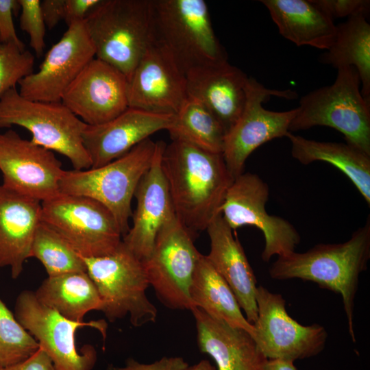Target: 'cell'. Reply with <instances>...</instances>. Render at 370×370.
<instances>
[{
    "mask_svg": "<svg viewBox=\"0 0 370 370\" xmlns=\"http://www.w3.org/2000/svg\"><path fill=\"white\" fill-rule=\"evenodd\" d=\"M161 165L175 216L195 238L221 213L234 178L222 153L178 140L165 145Z\"/></svg>",
    "mask_w": 370,
    "mask_h": 370,
    "instance_id": "1",
    "label": "cell"
},
{
    "mask_svg": "<svg viewBox=\"0 0 370 370\" xmlns=\"http://www.w3.org/2000/svg\"><path fill=\"white\" fill-rule=\"evenodd\" d=\"M370 259V218L341 243L318 244L305 252L279 256L269 269L273 280L300 279L339 293L343 299L349 334L354 331V299L359 276Z\"/></svg>",
    "mask_w": 370,
    "mask_h": 370,
    "instance_id": "2",
    "label": "cell"
},
{
    "mask_svg": "<svg viewBox=\"0 0 370 370\" xmlns=\"http://www.w3.org/2000/svg\"><path fill=\"white\" fill-rule=\"evenodd\" d=\"M153 40L186 73L227 61L204 0H150Z\"/></svg>",
    "mask_w": 370,
    "mask_h": 370,
    "instance_id": "3",
    "label": "cell"
},
{
    "mask_svg": "<svg viewBox=\"0 0 370 370\" xmlns=\"http://www.w3.org/2000/svg\"><path fill=\"white\" fill-rule=\"evenodd\" d=\"M360 85L355 68H338L333 84L301 97L289 132L330 127L341 132L347 144L370 156V103Z\"/></svg>",
    "mask_w": 370,
    "mask_h": 370,
    "instance_id": "4",
    "label": "cell"
},
{
    "mask_svg": "<svg viewBox=\"0 0 370 370\" xmlns=\"http://www.w3.org/2000/svg\"><path fill=\"white\" fill-rule=\"evenodd\" d=\"M84 23L95 58L127 79L153 41L150 0H101Z\"/></svg>",
    "mask_w": 370,
    "mask_h": 370,
    "instance_id": "5",
    "label": "cell"
},
{
    "mask_svg": "<svg viewBox=\"0 0 370 370\" xmlns=\"http://www.w3.org/2000/svg\"><path fill=\"white\" fill-rule=\"evenodd\" d=\"M156 149V142L149 138L101 166L64 171L60 193L87 197L101 203L114 217L123 237L130 229L132 198L151 164Z\"/></svg>",
    "mask_w": 370,
    "mask_h": 370,
    "instance_id": "6",
    "label": "cell"
},
{
    "mask_svg": "<svg viewBox=\"0 0 370 370\" xmlns=\"http://www.w3.org/2000/svg\"><path fill=\"white\" fill-rule=\"evenodd\" d=\"M13 125L28 130L33 143L65 156L74 170L91 168L82 140L86 123L61 101L29 100L12 88L0 98V127Z\"/></svg>",
    "mask_w": 370,
    "mask_h": 370,
    "instance_id": "7",
    "label": "cell"
},
{
    "mask_svg": "<svg viewBox=\"0 0 370 370\" xmlns=\"http://www.w3.org/2000/svg\"><path fill=\"white\" fill-rule=\"evenodd\" d=\"M82 258L101 300V311L110 322L127 315L134 327L156 321L158 310L146 294L149 284L143 261L123 241L108 255Z\"/></svg>",
    "mask_w": 370,
    "mask_h": 370,
    "instance_id": "8",
    "label": "cell"
},
{
    "mask_svg": "<svg viewBox=\"0 0 370 370\" xmlns=\"http://www.w3.org/2000/svg\"><path fill=\"white\" fill-rule=\"evenodd\" d=\"M41 205V221L84 258L108 255L122 242L123 234L114 217L95 199L60 193Z\"/></svg>",
    "mask_w": 370,
    "mask_h": 370,
    "instance_id": "9",
    "label": "cell"
},
{
    "mask_svg": "<svg viewBox=\"0 0 370 370\" xmlns=\"http://www.w3.org/2000/svg\"><path fill=\"white\" fill-rule=\"evenodd\" d=\"M194 238L174 214L160 228L151 254L143 261L149 286L166 308L193 307L189 288L202 255Z\"/></svg>",
    "mask_w": 370,
    "mask_h": 370,
    "instance_id": "10",
    "label": "cell"
},
{
    "mask_svg": "<svg viewBox=\"0 0 370 370\" xmlns=\"http://www.w3.org/2000/svg\"><path fill=\"white\" fill-rule=\"evenodd\" d=\"M14 311L18 321L37 341L56 370H91L94 367L97 359V351L90 345H84L79 351L75 334L84 326L105 334V322L70 320L42 304L34 291L29 290L18 295Z\"/></svg>",
    "mask_w": 370,
    "mask_h": 370,
    "instance_id": "11",
    "label": "cell"
},
{
    "mask_svg": "<svg viewBox=\"0 0 370 370\" xmlns=\"http://www.w3.org/2000/svg\"><path fill=\"white\" fill-rule=\"evenodd\" d=\"M246 101L238 120L225 134L222 155L234 178L244 173L249 155L264 143L287 136L297 108L284 112L265 109L263 103L272 96L292 99L297 94L291 90L267 88L255 78L246 83Z\"/></svg>",
    "mask_w": 370,
    "mask_h": 370,
    "instance_id": "12",
    "label": "cell"
},
{
    "mask_svg": "<svg viewBox=\"0 0 370 370\" xmlns=\"http://www.w3.org/2000/svg\"><path fill=\"white\" fill-rule=\"evenodd\" d=\"M269 197V185L259 175L243 173L234 178L221 208L222 217L232 230L245 225L261 230L264 238L261 254L264 262L295 251L301 241L291 223L267 212L265 206Z\"/></svg>",
    "mask_w": 370,
    "mask_h": 370,
    "instance_id": "13",
    "label": "cell"
},
{
    "mask_svg": "<svg viewBox=\"0 0 370 370\" xmlns=\"http://www.w3.org/2000/svg\"><path fill=\"white\" fill-rule=\"evenodd\" d=\"M256 301L258 316L252 337L267 360L294 362L322 352L328 338L323 326L300 324L288 315L283 297L261 285L257 286Z\"/></svg>",
    "mask_w": 370,
    "mask_h": 370,
    "instance_id": "14",
    "label": "cell"
},
{
    "mask_svg": "<svg viewBox=\"0 0 370 370\" xmlns=\"http://www.w3.org/2000/svg\"><path fill=\"white\" fill-rule=\"evenodd\" d=\"M2 185L41 202L60 194L65 170L54 153L12 130L0 133Z\"/></svg>",
    "mask_w": 370,
    "mask_h": 370,
    "instance_id": "15",
    "label": "cell"
},
{
    "mask_svg": "<svg viewBox=\"0 0 370 370\" xmlns=\"http://www.w3.org/2000/svg\"><path fill=\"white\" fill-rule=\"evenodd\" d=\"M95 58L84 21L74 23L47 51L39 69L18 82V91L32 101H61L66 88Z\"/></svg>",
    "mask_w": 370,
    "mask_h": 370,
    "instance_id": "16",
    "label": "cell"
},
{
    "mask_svg": "<svg viewBox=\"0 0 370 370\" xmlns=\"http://www.w3.org/2000/svg\"><path fill=\"white\" fill-rule=\"evenodd\" d=\"M187 97L186 74L153 40L127 78L128 106L175 114Z\"/></svg>",
    "mask_w": 370,
    "mask_h": 370,
    "instance_id": "17",
    "label": "cell"
},
{
    "mask_svg": "<svg viewBox=\"0 0 370 370\" xmlns=\"http://www.w3.org/2000/svg\"><path fill=\"white\" fill-rule=\"evenodd\" d=\"M61 102L86 125L102 124L129 107L127 79L115 67L95 58L66 88Z\"/></svg>",
    "mask_w": 370,
    "mask_h": 370,
    "instance_id": "18",
    "label": "cell"
},
{
    "mask_svg": "<svg viewBox=\"0 0 370 370\" xmlns=\"http://www.w3.org/2000/svg\"><path fill=\"white\" fill-rule=\"evenodd\" d=\"M174 114L153 113L128 107L115 118L96 125H85L84 148L91 168L105 165L127 153L153 134L167 130Z\"/></svg>",
    "mask_w": 370,
    "mask_h": 370,
    "instance_id": "19",
    "label": "cell"
},
{
    "mask_svg": "<svg viewBox=\"0 0 370 370\" xmlns=\"http://www.w3.org/2000/svg\"><path fill=\"white\" fill-rule=\"evenodd\" d=\"M156 142L151 166L140 179L136 189V208L132 225L122 241L140 260L151 253L156 236L164 224L175 214L161 160L165 147Z\"/></svg>",
    "mask_w": 370,
    "mask_h": 370,
    "instance_id": "20",
    "label": "cell"
},
{
    "mask_svg": "<svg viewBox=\"0 0 370 370\" xmlns=\"http://www.w3.org/2000/svg\"><path fill=\"white\" fill-rule=\"evenodd\" d=\"M186 77L188 96L204 104L226 134L243 110L249 77L228 61L193 69Z\"/></svg>",
    "mask_w": 370,
    "mask_h": 370,
    "instance_id": "21",
    "label": "cell"
},
{
    "mask_svg": "<svg viewBox=\"0 0 370 370\" xmlns=\"http://www.w3.org/2000/svg\"><path fill=\"white\" fill-rule=\"evenodd\" d=\"M190 310L195 320L199 349L214 360L217 370H264L267 359L249 332L199 308Z\"/></svg>",
    "mask_w": 370,
    "mask_h": 370,
    "instance_id": "22",
    "label": "cell"
},
{
    "mask_svg": "<svg viewBox=\"0 0 370 370\" xmlns=\"http://www.w3.org/2000/svg\"><path fill=\"white\" fill-rule=\"evenodd\" d=\"M206 230L210 241V252L206 256L208 260L232 289L247 320L254 324L258 316V286L241 244L221 213L210 222Z\"/></svg>",
    "mask_w": 370,
    "mask_h": 370,
    "instance_id": "23",
    "label": "cell"
},
{
    "mask_svg": "<svg viewBox=\"0 0 370 370\" xmlns=\"http://www.w3.org/2000/svg\"><path fill=\"white\" fill-rule=\"evenodd\" d=\"M41 211L40 201L0 185V268L9 267L13 279L30 258Z\"/></svg>",
    "mask_w": 370,
    "mask_h": 370,
    "instance_id": "24",
    "label": "cell"
},
{
    "mask_svg": "<svg viewBox=\"0 0 370 370\" xmlns=\"http://www.w3.org/2000/svg\"><path fill=\"white\" fill-rule=\"evenodd\" d=\"M279 33L297 46L327 50L336 34L334 21L311 0H262Z\"/></svg>",
    "mask_w": 370,
    "mask_h": 370,
    "instance_id": "25",
    "label": "cell"
},
{
    "mask_svg": "<svg viewBox=\"0 0 370 370\" xmlns=\"http://www.w3.org/2000/svg\"><path fill=\"white\" fill-rule=\"evenodd\" d=\"M291 155L302 164H331L344 173L370 206V156L349 144L323 142L289 132Z\"/></svg>",
    "mask_w": 370,
    "mask_h": 370,
    "instance_id": "26",
    "label": "cell"
},
{
    "mask_svg": "<svg viewBox=\"0 0 370 370\" xmlns=\"http://www.w3.org/2000/svg\"><path fill=\"white\" fill-rule=\"evenodd\" d=\"M189 295L193 307L253 336L254 327L242 313L232 289L203 254L194 271Z\"/></svg>",
    "mask_w": 370,
    "mask_h": 370,
    "instance_id": "27",
    "label": "cell"
},
{
    "mask_svg": "<svg viewBox=\"0 0 370 370\" xmlns=\"http://www.w3.org/2000/svg\"><path fill=\"white\" fill-rule=\"evenodd\" d=\"M34 293L42 304L75 321H84L88 312L101 310L99 293L87 272L48 276Z\"/></svg>",
    "mask_w": 370,
    "mask_h": 370,
    "instance_id": "28",
    "label": "cell"
},
{
    "mask_svg": "<svg viewBox=\"0 0 370 370\" xmlns=\"http://www.w3.org/2000/svg\"><path fill=\"white\" fill-rule=\"evenodd\" d=\"M367 18L358 15L336 25L334 41L320 56V61L336 69L355 68L362 84V95L370 103V25Z\"/></svg>",
    "mask_w": 370,
    "mask_h": 370,
    "instance_id": "29",
    "label": "cell"
},
{
    "mask_svg": "<svg viewBox=\"0 0 370 370\" xmlns=\"http://www.w3.org/2000/svg\"><path fill=\"white\" fill-rule=\"evenodd\" d=\"M172 140L222 153L225 132L212 113L197 99L188 96L174 114L167 130Z\"/></svg>",
    "mask_w": 370,
    "mask_h": 370,
    "instance_id": "30",
    "label": "cell"
},
{
    "mask_svg": "<svg viewBox=\"0 0 370 370\" xmlns=\"http://www.w3.org/2000/svg\"><path fill=\"white\" fill-rule=\"evenodd\" d=\"M31 257L41 262L48 276L86 272L82 256L59 234L42 221L38 225L34 236Z\"/></svg>",
    "mask_w": 370,
    "mask_h": 370,
    "instance_id": "31",
    "label": "cell"
},
{
    "mask_svg": "<svg viewBox=\"0 0 370 370\" xmlns=\"http://www.w3.org/2000/svg\"><path fill=\"white\" fill-rule=\"evenodd\" d=\"M39 348L37 341L0 299V367L22 362Z\"/></svg>",
    "mask_w": 370,
    "mask_h": 370,
    "instance_id": "32",
    "label": "cell"
},
{
    "mask_svg": "<svg viewBox=\"0 0 370 370\" xmlns=\"http://www.w3.org/2000/svg\"><path fill=\"white\" fill-rule=\"evenodd\" d=\"M35 56L16 45L0 43V98L34 72Z\"/></svg>",
    "mask_w": 370,
    "mask_h": 370,
    "instance_id": "33",
    "label": "cell"
},
{
    "mask_svg": "<svg viewBox=\"0 0 370 370\" xmlns=\"http://www.w3.org/2000/svg\"><path fill=\"white\" fill-rule=\"evenodd\" d=\"M20 5V27L29 38L31 48L38 57L42 55L45 47L46 25L43 18L40 0H18Z\"/></svg>",
    "mask_w": 370,
    "mask_h": 370,
    "instance_id": "34",
    "label": "cell"
},
{
    "mask_svg": "<svg viewBox=\"0 0 370 370\" xmlns=\"http://www.w3.org/2000/svg\"><path fill=\"white\" fill-rule=\"evenodd\" d=\"M333 21L334 18L363 15L367 17L370 10L369 0H311Z\"/></svg>",
    "mask_w": 370,
    "mask_h": 370,
    "instance_id": "35",
    "label": "cell"
},
{
    "mask_svg": "<svg viewBox=\"0 0 370 370\" xmlns=\"http://www.w3.org/2000/svg\"><path fill=\"white\" fill-rule=\"evenodd\" d=\"M19 9L18 0H0V43L12 44L25 49L24 43L18 37L13 21V14Z\"/></svg>",
    "mask_w": 370,
    "mask_h": 370,
    "instance_id": "36",
    "label": "cell"
},
{
    "mask_svg": "<svg viewBox=\"0 0 370 370\" xmlns=\"http://www.w3.org/2000/svg\"><path fill=\"white\" fill-rule=\"evenodd\" d=\"M188 367V364L183 358L179 356H164L150 364L140 363L129 358L124 367L110 365L106 370H185Z\"/></svg>",
    "mask_w": 370,
    "mask_h": 370,
    "instance_id": "37",
    "label": "cell"
},
{
    "mask_svg": "<svg viewBox=\"0 0 370 370\" xmlns=\"http://www.w3.org/2000/svg\"><path fill=\"white\" fill-rule=\"evenodd\" d=\"M101 0H65L64 21L67 26L85 20Z\"/></svg>",
    "mask_w": 370,
    "mask_h": 370,
    "instance_id": "38",
    "label": "cell"
},
{
    "mask_svg": "<svg viewBox=\"0 0 370 370\" xmlns=\"http://www.w3.org/2000/svg\"><path fill=\"white\" fill-rule=\"evenodd\" d=\"M0 370H56L52 360L40 347L26 360L6 367H0Z\"/></svg>",
    "mask_w": 370,
    "mask_h": 370,
    "instance_id": "39",
    "label": "cell"
},
{
    "mask_svg": "<svg viewBox=\"0 0 370 370\" xmlns=\"http://www.w3.org/2000/svg\"><path fill=\"white\" fill-rule=\"evenodd\" d=\"M40 7L46 27L49 29L64 20L65 0L40 1Z\"/></svg>",
    "mask_w": 370,
    "mask_h": 370,
    "instance_id": "40",
    "label": "cell"
},
{
    "mask_svg": "<svg viewBox=\"0 0 370 370\" xmlns=\"http://www.w3.org/2000/svg\"><path fill=\"white\" fill-rule=\"evenodd\" d=\"M264 370H297L294 362L285 360H267Z\"/></svg>",
    "mask_w": 370,
    "mask_h": 370,
    "instance_id": "41",
    "label": "cell"
},
{
    "mask_svg": "<svg viewBox=\"0 0 370 370\" xmlns=\"http://www.w3.org/2000/svg\"><path fill=\"white\" fill-rule=\"evenodd\" d=\"M185 370H217L216 367L212 366L211 363L206 360H202L198 363L188 367Z\"/></svg>",
    "mask_w": 370,
    "mask_h": 370,
    "instance_id": "42",
    "label": "cell"
}]
</instances>
